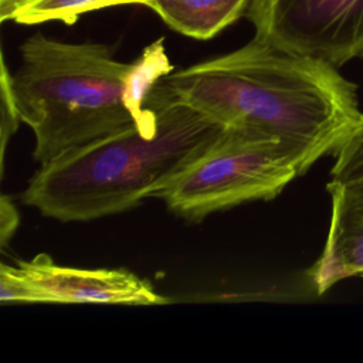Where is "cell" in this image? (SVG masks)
<instances>
[{"label": "cell", "mask_w": 363, "mask_h": 363, "mask_svg": "<svg viewBox=\"0 0 363 363\" xmlns=\"http://www.w3.org/2000/svg\"><path fill=\"white\" fill-rule=\"evenodd\" d=\"M150 0H0V20L17 24H40L47 21H62L74 24L84 13L125 6L143 4Z\"/></svg>", "instance_id": "cell-9"}, {"label": "cell", "mask_w": 363, "mask_h": 363, "mask_svg": "<svg viewBox=\"0 0 363 363\" xmlns=\"http://www.w3.org/2000/svg\"><path fill=\"white\" fill-rule=\"evenodd\" d=\"M332 180H349L363 176V118L336 153Z\"/></svg>", "instance_id": "cell-10"}, {"label": "cell", "mask_w": 363, "mask_h": 363, "mask_svg": "<svg viewBox=\"0 0 363 363\" xmlns=\"http://www.w3.org/2000/svg\"><path fill=\"white\" fill-rule=\"evenodd\" d=\"M155 135L133 125L41 164L21 201L60 221H89L123 213L191 163L223 125L196 109L156 105Z\"/></svg>", "instance_id": "cell-2"}, {"label": "cell", "mask_w": 363, "mask_h": 363, "mask_svg": "<svg viewBox=\"0 0 363 363\" xmlns=\"http://www.w3.org/2000/svg\"><path fill=\"white\" fill-rule=\"evenodd\" d=\"M133 65L115 60L105 44L28 37L10 85L20 119L35 138L34 159L47 164L136 125L128 106Z\"/></svg>", "instance_id": "cell-3"}, {"label": "cell", "mask_w": 363, "mask_h": 363, "mask_svg": "<svg viewBox=\"0 0 363 363\" xmlns=\"http://www.w3.org/2000/svg\"><path fill=\"white\" fill-rule=\"evenodd\" d=\"M0 301L47 303L164 305L170 299L125 269H82L57 265L47 254L17 267L0 265Z\"/></svg>", "instance_id": "cell-6"}, {"label": "cell", "mask_w": 363, "mask_h": 363, "mask_svg": "<svg viewBox=\"0 0 363 363\" xmlns=\"http://www.w3.org/2000/svg\"><path fill=\"white\" fill-rule=\"evenodd\" d=\"M251 0H150V7L174 31L208 40L245 14Z\"/></svg>", "instance_id": "cell-8"}, {"label": "cell", "mask_w": 363, "mask_h": 363, "mask_svg": "<svg viewBox=\"0 0 363 363\" xmlns=\"http://www.w3.org/2000/svg\"><path fill=\"white\" fill-rule=\"evenodd\" d=\"M332 217L322 255L308 271L320 295L345 278L363 279V176L330 180Z\"/></svg>", "instance_id": "cell-7"}, {"label": "cell", "mask_w": 363, "mask_h": 363, "mask_svg": "<svg viewBox=\"0 0 363 363\" xmlns=\"http://www.w3.org/2000/svg\"><path fill=\"white\" fill-rule=\"evenodd\" d=\"M10 72L7 69L4 58H1V78H0V125H1V170H3V163H4V152L7 147V140L10 136L16 132L18 126L20 115L16 106V101L13 96L11 85H10Z\"/></svg>", "instance_id": "cell-11"}, {"label": "cell", "mask_w": 363, "mask_h": 363, "mask_svg": "<svg viewBox=\"0 0 363 363\" xmlns=\"http://www.w3.org/2000/svg\"><path fill=\"white\" fill-rule=\"evenodd\" d=\"M303 169L278 138L231 123L184 169L152 193L189 221L247 201L272 200Z\"/></svg>", "instance_id": "cell-4"}, {"label": "cell", "mask_w": 363, "mask_h": 363, "mask_svg": "<svg viewBox=\"0 0 363 363\" xmlns=\"http://www.w3.org/2000/svg\"><path fill=\"white\" fill-rule=\"evenodd\" d=\"M257 38L333 67L363 55V0H251Z\"/></svg>", "instance_id": "cell-5"}, {"label": "cell", "mask_w": 363, "mask_h": 363, "mask_svg": "<svg viewBox=\"0 0 363 363\" xmlns=\"http://www.w3.org/2000/svg\"><path fill=\"white\" fill-rule=\"evenodd\" d=\"M180 104L225 126L242 123L278 138L303 172L336 155L363 118L356 85L336 67L281 51L254 37L228 54L162 75L145 108Z\"/></svg>", "instance_id": "cell-1"}, {"label": "cell", "mask_w": 363, "mask_h": 363, "mask_svg": "<svg viewBox=\"0 0 363 363\" xmlns=\"http://www.w3.org/2000/svg\"><path fill=\"white\" fill-rule=\"evenodd\" d=\"M20 223V216L13 204L11 199L6 194L0 197V245L4 248L7 242L11 240L14 231L17 230Z\"/></svg>", "instance_id": "cell-12"}]
</instances>
